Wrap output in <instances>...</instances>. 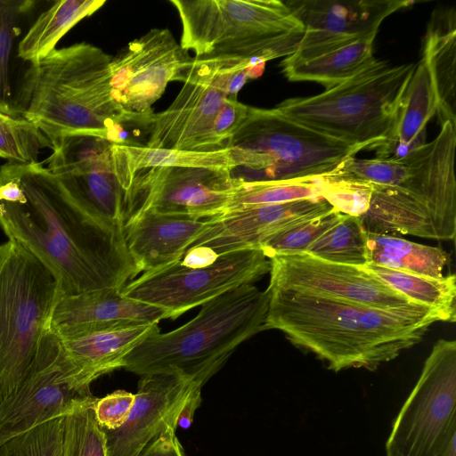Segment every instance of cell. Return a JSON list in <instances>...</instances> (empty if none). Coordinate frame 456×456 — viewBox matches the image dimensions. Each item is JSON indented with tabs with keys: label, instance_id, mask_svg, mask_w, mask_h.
Instances as JSON below:
<instances>
[{
	"label": "cell",
	"instance_id": "1",
	"mask_svg": "<svg viewBox=\"0 0 456 456\" xmlns=\"http://www.w3.org/2000/svg\"><path fill=\"white\" fill-rule=\"evenodd\" d=\"M14 180L25 201H0V227L58 279L62 296L123 288L139 274L124 228L79 203L40 163L8 161L0 180Z\"/></svg>",
	"mask_w": 456,
	"mask_h": 456
},
{
	"label": "cell",
	"instance_id": "2",
	"mask_svg": "<svg viewBox=\"0 0 456 456\" xmlns=\"http://www.w3.org/2000/svg\"><path fill=\"white\" fill-rule=\"evenodd\" d=\"M266 291L265 330L281 331L335 372L373 370L418 344L440 322L434 314L379 309L295 289Z\"/></svg>",
	"mask_w": 456,
	"mask_h": 456
},
{
	"label": "cell",
	"instance_id": "3",
	"mask_svg": "<svg viewBox=\"0 0 456 456\" xmlns=\"http://www.w3.org/2000/svg\"><path fill=\"white\" fill-rule=\"evenodd\" d=\"M111 58L87 43L54 49L23 74L13 96V113L37 125L49 147L72 134L117 142L114 129L134 121L112 97Z\"/></svg>",
	"mask_w": 456,
	"mask_h": 456
},
{
	"label": "cell",
	"instance_id": "4",
	"mask_svg": "<svg viewBox=\"0 0 456 456\" xmlns=\"http://www.w3.org/2000/svg\"><path fill=\"white\" fill-rule=\"evenodd\" d=\"M268 302L266 289L254 284L229 290L202 305L183 326L150 335L122 368L139 376L177 374L202 387L241 343L265 330Z\"/></svg>",
	"mask_w": 456,
	"mask_h": 456
},
{
	"label": "cell",
	"instance_id": "5",
	"mask_svg": "<svg viewBox=\"0 0 456 456\" xmlns=\"http://www.w3.org/2000/svg\"><path fill=\"white\" fill-rule=\"evenodd\" d=\"M456 126L446 121L436 137L409 153L396 184H369L370 199L359 216L369 232L453 240L456 235Z\"/></svg>",
	"mask_w": 456,
	"mask_h": 456
},
{
	"label": "cell",
	"instance_id": "6",
	"mask_svg": "<svg viewBox=\"0 0 456 456\" xmlns=\"http://www.w3.org/2000/svg\"><path fill=\"white\" fill-rule=\"evenodd\" d=\"M194 57L265 62L294 54L304 28L280 0H170Z\"/></svg>",
	"mask_w": 456,
	"mask_h": 456
},
{
	"label": "cell",
	"instance_id": "7",
	"mask_svg": "<svg viewBox=\"0 0 456 456\" xmlns=\"http://www.w3.org/2000/svg\"><path fill=\"white\" fill-rule=\"evenodd\" d=\"M417 63L376 59L352 78L317 95L284 100L275 109L320 133L363 149L391 134Z\"/></svg>",
	"mask_w": 456,
	"mask_h": 456
},
{
	"label": "cell",
	"instance_id": "8",
	"mask_svg": "<svg viewBox=\"0 0 456 456\" xmlns=\"http://www.w3.org/2000/svg\"><path fill=\"white\" fill-rule=\"evenodd\" d=\"M62 296L54 274L17 242L0 245V404L28 375Z\"/></svg>",
	"mask_w": 456,
	"mask_h": 456
},
{
	"label": "cell",
	"instance_id": "9",
	"mask_svg": "<svg viewBox=\"0 0 456 456\" xmlns=\"http://www.w3.org/2000/svg\"><path fill=\"white\" fill-rule=\"evenodd\" d=\"M236 167L252 181H280L330 175L362 149L305 126L273 109L250 107L227 141Z\"/></svg>",
	"mask_w": 456,
	"mask_h": 456
},
{
	"label": "cell",
	"instance_id": "10",
	"mask_svg": "<svg viewBox=\"0 0 456 456\" xmlns=\"http://www.w3.org/2000/svg\"><path fill=\"white\" fill-rule=\"evenodd\" d=\"M456 435V341L440 338L395 419L386 456H438Z\"/></svg>",
	"mask_w": 456,
	"mask_h": 456
},
{
	"label": "cell",
	"instance_id": "11",
	"mask_svg": "<svg viewBox=\"0 0 456 456\" xmlns=\"http://www.w3.org/2000/svg\"><path fill=\"white\" fill-rule=\"evenodd\" d=\"M269 272L270 260L260 248L241 249L218 256L203 266H186L179 261L142 273L121 292L163 309L168 319H176L229 290L254 284Z\"/></svg>",
	"mask_w": 456,
	"mask_h": 456
},
{
	"label": "cell",
	"instance_id": "12",
	"mask_svg": "<svg viewBox=\"0 0 456 456\" xmlns=\"http://www.w3.org/2000/svg\"><path fill=\"white\" fill-rule=\"evenodd\" d=\"M241 177L226 169L151 167L138 171L125 193L124 220L142 211L195 220L226 208Z\"/></svg>",
	"mask_w": 456,
	"mask_h": 456
},
{
	"label": "cell",
	"instance_id": "13",
	"mask_svg": "<svg viewBox=\"0 0 456 456\" xmlns=\"http://www.w3.org/2000/svg\"><path fill=\"white\" fill-rule=\"evenodd\" d=\"M94 396L52 331L20 386L0 404V444Z\"/></svg>",
	"mask_w": 456,
	"mask_h": 456
},
{
	"label": "cell",
	"instance_id": "14",
	"mask_svg": "<svg viewBox=\"0 0 456 456\" xmlns=\"http://www.w3.org/2000/svg\"><path fill=\"white\" fill-rule=\"evenodd\" d=\"M192 57L169 29L151 28L111 58L114 101L134 122L146 121L169 82L182 81Z\"/></svg>",
	"mask_w": 456,
	"mask_h": 456
},
{
	"label": "cell",
	"instance_id": "15",
	"mask_svg": "<svg viewBox=\"0 0 456 456\" xmlns=\"http://www.w3.org/2000/svg\"><path fill=\"white\" fill-rule=\"evenodd\" d=\"M270 260L268 287L315 293L355 304L399 312L434 314L366 271L332 263L308 253L277 255Z\"/></svg>",
	"mask_w": 456,
	"mask_h": 456
},
{
	"label": "cell",
	"instance_id": "16",
	"mask_svg": "<svg viewBox=\"0 0 456 456\" xmlns=\"http://www.w3.org/2000/svg\"><path fill=\"white\" fill-rule=\"evenodd\" d=\"M113 142L93 134L64 135L52 144L47 169L90 212L124 228L126 191L115 174Z\"/></svg>",
	"mask_w": 456,
	"mask_h": 456
},
{
	"label": "cell",
	"instance_id": "17",
	"mask_svg": "<svg viewBox=\"0 0 456 456\" xmlns=\"http://www.w3.org/2000/svg\"><path fill=\"white\" fill-rule=\"evenodd\" d=\"M414 3L409 0L286 1L304 28L298 47L289 58L309 60L376 37L387 17Z\"/></svg>",
	"mask_w": 456,
	"mask_h": 456
},
{
	"label": "cell",
	"instance_id": "18",
	"mask_svg": "<svg viewBox=\"0 0 456 456\" xmlns=\"http://www.w3.org/2000/svg\"><path fill=\"white\" fill-rule=\"evenodd\" d=\"M333 208L323 199H310L224 212L207 219L208 227L187 251L209 265L225 253L260 248L281 232Z\"/></svg>",
	"mask_w": 456,
	"mask_h": 456
},
{
	"label": "cell",
	"instance_id": "19",
	"mask_svg": "<svg viewBox=\"0 0 456 456\" xmlns=\"http://www.w3.org/2000/svg\"><path fill=\"white\" fill-rule=\"evenodd\" d=\"M135 403L116 430L103 429L107 456H138L164 430L178 427L179 416L192 394L201 389L177 374L140 376Z\"/></svg>",
	"mask_w": 456,
	"mask_h": 456
},
{
	"label": "cell",
	"instance_id": "20",
	"mask_svg": "<svg viewBox=\"0 0 456 456\" xmlns=\"http://www.w3.org/2000/svg\"><path fill=\"white\" fill-rule=\"evenodd\" d=\"M226 95L199 83L185 82L173 102L146 121V146L178 151L223 149L214 134V122Z\"/></svg>",
	"mask_w": 456,
	"mask_h": 456
},
{
	"label": "cell",
	"instance_id": "21",
	"mask_svg": "<svg viewBox=\"0 0 456 456\" xmlns=\"http://www.w3.org/2000/svg\"><path fill=\"white\" fill-rule=\"evenodd\" d=\"M164 319L168 316L163 309L130 298L121 289L105 288L61 296L50 330L63 339L115 326L158 324Z\"/></svg>",
	"mask_w": 456,
	"mask_h": 456
},
{
	"label": "cell",
	"instance_id": "22",
	"mask_svg": "<svg viewBox=\"0 0 456 456\" xmlns=\"http://www.w3.org/2000/svg\"><path fill=\"white\" fill-rule=\"evenodd\" d=\"M208 227L207 219L142 211L125 220L124 237L138 273H142L181 261L191 243Z\"/></svg>",
	"mask_w": 456,
	"mask_h": 456
},
{
	"label": "cell",
	"instance_id": "23",
	"mask_svg": "<svg viewBox=\"0 0 456 456\" xmlns=\"http://www.w3.org/2000/svg\"><path fill=\"white\" fill-rule=\"evenodd\" d=\"M158 324L115 326L60 340L62 352L80 379L90 386L101 376L123 367L125 357L152 333Z\"/></svg>",
	"mask_w": 456,
	"mask_h": 456
},
{
	"label": "cell",
	"instance_id": "24",
	"mask_svg": "<svg viewBox=\"0 0 456 456\" xmlns=\"http://www.w3.org/2000/svg\"><path fill=\"white\" fill-rule=\"evenodd\" d=\"M422 60L431 77L441 125L456 126V12L454 7L436 9L423 39Z\"/></svg>",
	"mask_w": 456,
	"mask_h": 456
},
{
	"label": "cell",
	"instance_id": "25",
	"mask_svg": "<svg viewBox=\"0 0 456 456\" xmlns=\"http://www.w3.org/2000/svg\"><path fill=\"white\" fill-rule=\"evenodd\" d=\"M437 102L427 66L417 64L389 137L375 150L378 159H401L426 143V126L436 114Z\"/></svg>",
	"mask_w": 456,
	"mask_h": 456
},
{
	"label": "cell",
	"instance_id": "26",
	"mask_svg": "<svg viewBox=\"0 0 456 456\" xmlns=\"http://www.w3.org/2000/svg\"><path fill=\"white\" fill-rule=\"evenodd\" d=\"M111 155L115 174L125 191L138 171L151 167H203L230 171L237 167L227 147L209 151H192L113 142Z\"/></svg>",
	"mask_w": 456,
	"mask_h": 456
},
{
	"label": "cell",
	"instance_id": "27",
	"mask_svg": "<svg viewBox=\"0 0 456 456\" xmlns=\"http://www.w3.org/2000/svg\"><path fill=\"white\" fill-rule=\"evenodd\" d=\"M370 37L321 56L300 61L286 57L281 61L282 71L292 82H315L326 90L352 78L370 66L376 58Z\"/></svg>",
	"mask_w": 456,
	"mask_h": 456
},
{
	"label": "cell",
	"instance_id": "28",
	"mask_svg": "<svg viewBox=\"0 0 456 456\" xmlns=\"http://www.w3.org/2000/svg\"><path fill=\"white\" fill-rule=\"evenodd\" d=\"M105 1H56L41 13L18 45V56L30 63L55 49L59 40L77 23L99 10Z\"/></svg>",
	"mask_w": 456,
	"mask_h": 456
},
{
	"label": "cell",
	"instance_id": "29",
	"mask_svg": "<svg viewBox=\"0 0 456 456\" xmlns=\"http://www.w3.org/2000/svg\"><path fill=\"white\" fill-rule=\"evenodd\" d=\"M367 263L431 278H442L448 256L441 248L367 232Z\"/></svg>",
	"mask_w": 456,
	"mask_h": 456
},
{
	"label": "cell",
	"instance_id": "30",
	"mask_svg": "<svg viewBox=\"0 0 456 456\" xmlns=\"http://www.w3.org/2000/svg\"><path fill=\"white\" fill-rule=\"evenodd\" d=\"M362 268L411 301L435 311L441 322L456 321L455 274L436 279L371 263H366Z\"/></svg>",
	"mask_w": 456,
	"mask_h": 456
},
{
	"label": "cell",
	"instance_id": "31",
	"mask_svg": "<svg viewBox=\"0 0 456 456\" xmlns=\"http://www.w3.org/2000/svg\"><path fill=\"white\" fill-rule=\"evenodd\" d=\"M328 183L329 175L280 181L242 179L224 212L301 200L323 199Z\"/></svg>",
	"mask_w": 456,
	"mask_h": 456
},
{
	"label": "cell",
	"instance_id": "32",
	"mask_svg": "<svg viewBox=\"0 0 456 456\" xmlns=\"http://www.w3.org/2000/svg\"><path fill=\"white\" fill-rule=\"evenodd\" d=\"M265 63L233 58L192 57L186 68L183 82H193L212 86L237 99L239 91L250 79L260 77Z\"/></svg>",
	"mask_w": 456,
	"mask_h": 456
},
{
	"label": "cell",
	"instance_id": "33",
	"mask_svg": "<svg viewBox=\"0 0 456 456\" xmlns=\"http://www.w3.org/2000/svg\"><path fill=\"white\" fill-rule=\"evenodd\" d=\"M305 253L332 263L362 266L368 262L367 231L359 216L344 215Z\"/></svg>",
	"mask_w": 456,
	"mask_h": 456
},
{
	"label": "cell",
	"instance_id": "34",
	"mask_svg": "<svg viewBox=\"0 0 456 456\" xmlns=\"http://www.w3.org/2000/svg\"><path fill=\"white\" fill-rule=\"evenodd\" d=\"M92 396L63 417V432L70 456H107L106 436L94 414Z\"/></svg>",
	"mask_w": 456,
	"mask_h": 456
},
{
	"label": "cell",
	"instance_id": "35",
	"mask_svg": "<svg viewBox=\"0 0 456 456\" xmlns=\"http://www.w3.org/2000/svg\"><path fill=\"white\" fill-rule=\"evenodd\" d=\"M48 141L33 122L0 111V157L10 162L37 163Z\"/></svg>",
	"mask_w": 456,
	"mask_h": 456
},
{
	"label": "cell",
	"instance_id": "36",
	"mask_svg": "<svg viewBox=\"0 0 456 456\" xmlns=\"http://www.w3.org/2000/svg\"><path fill=\"white\" fill-rule=\"evenodd\" d=\"M63 416L47 420L0 444V456H70Z\"/></svg>",
	"mask_w": 456,
	"mask_h": 456
},
{
	"label": "cell",
	"instance_id": "37",
	"mask_svg": "<svg viewBox=\"0 0 456 456\" xmlns=\"http://www.w3.org/2000/svg\"><path fill=\"white\" fill-rule=\"evenodd\" d=\"M32 0H0V111L14 115L11 56L20 18L35 5Z\"/></svg>",
	"mask_w": 456,
	"mask_h": 456
},
{
	"label": "cell",
	"instance_id": "38",
	"mask_svg": "<svg viewBox=\"0 0 456 456\" xmlns=\"http://www.w3.org/2000/svg\"><path fill=\"white\" fill-rule=\"evenodd\" d=\"M344 216L335 208L301 222L270 238L260 247L269 259L277 255L305 253L308 248Z\"/></svg>",
	"mask_w": 456,
	"mask_h": 456
},
{
	"label": "cell",
	"instance_id": "39",
	"mask_svg": "<svg viewBox=\"0 0 456 456\" xmlns=\"http://www.w3.org/2000/svg\"><path fill=\"white\" fill-rule=\"evenodd\" d=\"M329 178L322 198L330 206L344 215L361 216L366 212L371 193L368 183Z\"/></svg>",
	"mask_w": 456,
	"mask_h": 456
},
{
	"label": "cell",
	"instance_id": "40",
	"mask_svg": "<svg viewBox=\"0 0 456 456\" xmlns=\"http://www.w3.org/2000/svg\"><path fill=\"white\" fill-rule=\"evenodd\" d=\"M135 403V394L115 390L97 398L94 409L98 424L104 429L116 430L128 419Z\"/></svg>",
	"mask_w": 456,
	"mask_h": 456
},
{
	"label": "cell",
	"instance_id": "41",
	"mask_svg": "<svg viewBox=\"0 0 456 456\" xmlns=\"http://www.w3.org/2000/svg\"><path fill=\"white\" fill-rule=\"evenodd\" d=\"M249 106L237 99L226 98L223 102L214 122V134L221 148L243 123L248 113Z\"/></svg>",
	"mask_w": 456,
	"mask_h": 456
},
{
	"label": "cell",
	"instance_id": "42",
	"mask_svg": "<svg viewBox=\"0 0 456 456\" xmlns=\"http://www.w3.org/2000/svg\"><path fill=\"white\" fill-rule=\"evenodd\" d=\"M175 432L176 428H174L164 430L138 456H185Z\"/></svg>",
	"mask_w": 456,
	"mask_h": 456
},
{
	"label": "cell",
	"instance_id": "43",
	"mask_svg": "<svg viewBox=\"0 0 456 456\" xmlns=\"http://www.w3.org/2000/svg\"><path fill=\"white\" fill-rule=\"evenodd\" d=\"M22 203L25 201L24 193L14 180H0V201Z\"/></svg>",
	"mask_w": 456,
	"mask_h": 456
},
{
	"label": "cell",
	"instance_id": "44",
	"mask_svg": "<svg viewBox=\"0 0 456 456\" xmlns=\"http://www.w3.org/2000/svg\"><path fill=\"white\" fill-rule=\"evenodd\" d=\"M200 403L201 389H199L192 394L184 408L183 409L179 416L178 426H181L182 428H188L191 424L194 413Z\"/></svg>",
	"mask_w": 456,
	"mask_h": 456
},
{
	"label": "cell",
	"instance_id": "45",
	"mask_svg": "<svg viewBox=\"0 0 456 456\" xmlns=\"http://www.w3.org/2000/svg\"><path fill=\"white\" fill-rule=\"evenodd\" d=\"M438 456H456V435L451 437Z\"/></svg>",
	"mask_w": 456,
	"mask_h": 456
}]
</instances>
